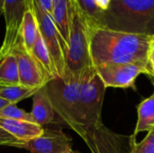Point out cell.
<instances>
[{"instance_id":"ffe728a7","label":"cell","mask_w":154,"mask_h":153,"mask_svg":"<svg viewBox=\"0 0 154 153\" xmlns=\"http://www.w3.org/2000/svg\"><path fill=\"white\" fill-rule=\"evenodd\" d=\"M76 2L82 13L89 21L104 25L105 12L101 11L97 6L95 0H76Z\"/></svg>"},{"instance_id":"ac0fdd59","label":"cell","mask_w":154,"mask_h":153,"mask_svg":"<svg viewBox=\"0 0 154 153\" xmlns=\"http://www.w3.org/2000/svg\"><path fill=\"white\" fill-rule=\"evenodd\" d=\"M38 32L39 27L35 14L30 7L27 6L21 27V40L24 48L30 53L36 41Z\"/></svg>"},{"instance_id":"f546056e","label":"cell","mask_w":154,"mask_h":153,"mask_svg":"<svg viewBox=\"0 0 154 153\" xmlns=\"http://www.w3.org/2000/svg\"><path fill=\"white\" fill-rule=\"evenodd\" d=\"M2 4H3V0H0V15H1V8H2Z\"/></svg>"},{"instance_id":"7402d4cb","label":"cell","mask_w":154,"mask_h":153,"mask_svg":"<svg viewBox=\"0 0 154 153\" xmlns=\"http://www.w3.org/2000/svg\"><path fill=\"white\" fill-rule=\"evenodd\" d=\"M0 117L34 123L30 113L25 112L24 110L17 107L15 105H13V104H9L0 110Z\"/></svg>"},{"instance_id":"4fadbf2b","label":"cell","mask_w":154,"mask_h":153,"mask_svg":"<svg viewBox=\"0 0 154 153\" xmlns=\"http://www.w3.org/2000/svg\"><path fill=\"white\" fill-rule=\"evenodd\" d=\"M0 128L19 142H27L42 134V126L33 122L0 117Z\"/></svg>"},{"instance_id":"f1b7e54d","label":"cell","mask_w":154,"mask_h":153,"mask_svg":"<svg viewBox=\"0 0 154 153\" xmlns=\"http://www.w3.org/2000/svg\"><path fill=\"white\" fill-rule=\"evenodd\" d=\"M64 153H80L79 151H74V150H69V151H66V152Z\"/></svg>"},{"instance_id":"8992f818","label":"cell","mask_w":154,"mask_h":153,"mask_svg":"<svg viewBox=\"0 0 154 153\" xmlns=\"http://www.w3.org/2000/svg\"><path fill=\"white\" fill-rule=\"evenodd\" d=\"M27 6L35 14L40 34L47 47L51 59L53 62L57 76L63 78L65 70V58L62 41L60 34L54 25L51 15L42 10L34 0H26Z\"/></svg>"},{"instance_id":"9c48e42d","label":"cell","mask_w":154,"mask_h":153,"mask_svg":"<svg viewBox=\"0 0 154 153\" xmlns=\"http://www.w3.org/2000/svg\"><path fill=\"white\" fill-rule=\"evenodd\" d=\"M27 10L26 0H3L1 15L5 22V34L0 55L9 53L21 38V27Z\"/></svg>"},{"instance_id":"d6986e66","label":"cell","mask_w":154,"mask_h":153,"mask_svg":"<svg viewBox=\"0 0 154 153\" xmlns=\"http://www.w3.org/2000/svg\"><path fill=\"white\" fill-rule=\"evenodd\" d=\"M39 88L28 87L23 85L0 86V97L9 104L16 105L18 102L32 96Z\"/></svg>"},{"instance_id":"4316f807","label":"cell","mask_w":154,"mask_h":153,"mask_svg":"<svg viewBox=\"0 0 154 153\" xmlns=\"http://www.w3.org/2000/svg\"><path fill=\"white\" fill-rule=\"evenodd\" d=\"M7 105H9V103H8L7 101L4 100L3 98L0 97V110H1L2 108H4L5 106H6Z\"/></svg>"},{"instance_id":"4dcf8cb0","label":"cell","mask_w":154,"mask_h":153,"mask_svg":"<svg viewBox=\"0 0 154 153\" xmlns=\"http://www.w3.org/2000/svg\"><path fill=\"white\" fill-rule=\"evenodd\" d=\"M52 1H53V5H54V4H55V3H56V2H57L58 0H52Z\"/></svg>"},{"instance_id":"5bb4252c","label":"cell","mask_w":154,"mask_h":153,"mask_svg":"<svg viewBox=\"0 0 154 153\" xmlns=\"http://www.w3.org/2000/svg\"><path fill=\"white\" fill-rule=\"evenodd\" d=\"M30 114L34 123L41 126L49 124L53 121L55 113L46 85L40 87L32 96V108Z\"/></svg>"},{"instance_id":"52a82bcc","label":"cell","mask_w":154,"mask_h":153,"mask_svg":"<svg viewBox=\"0 0 154 153\" xmlns=\"http://www.w3.org/2000/svg\"><path fill=\"white\" fill-rule=\"evenodd\" d=\"M95 69L106 88H134L138 76H152L149 65L142 62L107 63L97 66Z\"/></svg>"},{"instance_id":"83f0119b","label":"cell","mask_w":154,"mask_h":153,"mask_svg":"<svg viewBox=\"0 0 154 153\" xmlns=\"http://www.w3.org/2000/svg\"><path fill=\"white\" fill-rule=\"evenodd\" d=\"M151 48L154 49V33L151 35Z\"/></svg>"},{"instance_id":"2e32d148","label":"cell","mask_w":154,"mask_h":153,"mask_svg":"<svg viewBox=\"0 0 154 153\" xmlns=\"http://www.w3.org/2000/svg\"><path fill=\"white\" fill-rule=\"evenodd\" d=\"M14 85H20L16 58L12 52L0 55V86Z\"/></svg>"},{"instance_id":"d4e9b609","label":"cell","mask_w":154,"mask_h":153,"mask_svg":"<svg viewBox=\"0 0 154 153\" xmlns=\"http://www.w3.org/2000/svg\"><path fill=\"white\" fill-rule=\"evenodd\" d=\"M97 6L103 12H106L110 6V4L112 2V0H95Z\"/></svg>"},{"instance_id":"5b68a950","label":"cell","mask_w":154,"mask_h":153,"mask_svg":"<svg viewBox=\"0 0 154 153\" xmlns=\"http://www.w3.org/2000/svg\"><path fill=\"white\" fill-rule=\"evenodd\" d=\"M86 72L87 70L77 78L64 80L55 78L46 84L55 115L63 124L73 131L76 128V107Z\"/></svg>"},{"instance_id":"484cf974","label":"cell","mask_w":154,"mask_h":153,"mask_svg":"<svg viewBox=\"0 0 154 153\" xmlns=\"http://www.w3.org/2000/svg\"><path fill=\"white\" fill-rule=\"evenodd\" d=\"M149 67L152 70V77H154V49L151 48L149 53Z\"/></svg>"},{"instance_id":"277c9868","label":"cell","mask_w":154,"mask_h":153,"mask_svg":"<svg viewBox=\"0 0 154 153\" xmlns=\"http://www.w3.org/2000/svg\"><path fill=\"white\" fill-rule=\"evenodd\" d=\"M106 87L98 77L94 67L87 70L79 91L76 107L75 133L85 128L96 127L102 124L101 112Z\"/></svg>"},{"instance_id":"7a4b0ae2","label":"cell","mask_w":154,"mask_h":153,"mask_svg":"<svg viewBox=\"0 0 154 153\" xmlns=\"http://www.w3.org/2000/svg\"><path fill=\"white\" fill-rule=\"evenodd\" d=\"M104 26L113 30L152 35L154 0H112Z\"/></svg>"},{"instance_id":"8fae6325","label":"cell","mask_w":154,"mask_h":153,"mask_svg":"<svg viewBox=\"0 0 154 153\" xmlns=\"http://www.w3.org/2000/svg\"><path fill=\"white\" fill-rule=\"evenodd\" d=\"M10 52L15 56L17 60L20 85L40 88L48 83L34 58L24 48L21 38Z\"/></svg>"},{"instance_id":"603a6c76","label":"cell","mask_w":154,"mask_h":153,"mask_svg":"<svg viewBox=\"0 0 154 153\" xmlns=\"http://www.w3.org/2000/svg\"><path fill=\"white\" fill-rule=\"evenodd\" d=\"M16 141L17 140L14 139L12 135H10L8 133H6L2 128H0V145L9 146L11 143H13Z\"/></svg>"},{"instance_id":"30bf717a","label":"cell","mask_w":154,"mask_h":153,"mask_svg":"<svg viewBox=\"0 0 154 153\" xmlns=\"http://www.w3.org/2000/svg\"><path fill=\"white\" fill-rule=\"evenodd\" d=\"M9 146L32 153H64L72 149V141L60 129H44L37 138L27 142L16 141Z\"/></svg>"},{"instance_id":"3957f363","label":"cell","mask_w":154,"mask_h":153,"mask_svg":"<svg viewBox=\"0 0 154 153\" xmlns=\"http://www.w3.org/2000/svg\"><path fill=\"white\" fill-rule=\"evenodd\" d=\"M64 80L79 78L92 68L89 52V35L88 18L79 7L76 0H72V16L69 41L64 54Z\"/></svg>"},{"instance_id":"ba28073f","label":"cell","mask_w":154,"mask_h":153,"mask_svg":"<svg viewBox=\"0 0 154 153\" xmlns=\"http://www.w3.org/2000/svg\"><path fill=\"white\" fill-rule=\"evenodd\" d=\"M79 135L91 153H129L131 150V136L118 134L103 123L96 127L83 129Z\"/></svg>"},{"instance_id":"6da1fadb","label":"cell","mask_w":154,"mask_h":153,"mask_svg":"<svg viewBox=\"0 0 154 153\" xmlns=\"http://www.w3.org/2000/svg\"><path fill=\"white\" fill-rule=\"evenodd\" d=\"M89 52L94 68L107 63L149 65L151 35L110 29L88 19Z\"/></svg>"},{"instance_id":"7c38bea8","label":"cell","mask_w":154,"mask_h":153,"mask_svg":"<svg viewBox=\"0 0 154 153\" xmlns=\"http://www.w3.org/2000/svg\"><path fill=\"white\" fill-rule=\"evenodd\" d=\"M51 15L61 39L63 51L65 54L69 41L72 16V0H58L53 5Z\"/></svg>"},{"instance_id":"e0dca14e","label":"cell","mask_w":154,"mask_h":153,"mask_svg":"<svg viewBox=\"0 0 154 153\" xmlns=\"http://www.w3.org/2000/svg\"><path fill=\"white\" fill-rule=\"evenodd\" d=\"M138 120L133 136L143 132H148L154 127V93L148 98L143 100L137 106Z\"/></svg>"},{"instance_id":"9a60e30c","label":"cell","mask_w":154,"mask_h":153,"mask_svg":"<svg viewBox=\"0 0 154 153\" xmlns=\"http://www.w3.org/2000/svg\"><path fill=\"white\" fill-rule=\"evenodd\" d=\"M31 54L36 60L37 64L39 65L40 69H42L48 82L55 78H58L53 62L51 59L47 47L40 34V32H38V35L34 42V45L32 49Z\"/></svg>"},{"instance_id":"44dd1931","label":"cell","mask_w":154,"mask_h":153,"mask_svg":"<svg viewBox=\"0 0 154 153\" xmlns=\"http://www.w3.org/2000/svg\"><path fill=\"white\" fill-rule=\"evenodd\" d=\"M129 153H154V127L148 131L147 135L140 142L131 135V150Z\"/></svg>"},{"instance_id":"cb8c5ba5","label":"cell","mask_w":154,"mask_h":153,"mask_svg":"<svg viewBox=\"0 0 154 153\" xmlns=\"http://www.w3.org/2000/svg\"><path fill=\"white\" fill-rule=\"evenodd\" d=\"M35 3L46 13L51 14L53 8V1L52 0H34Z\"/></svg>"}]
</instances>
